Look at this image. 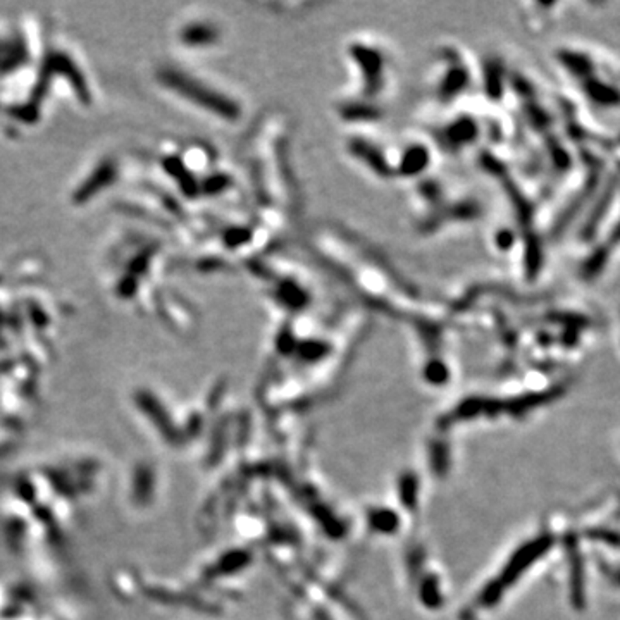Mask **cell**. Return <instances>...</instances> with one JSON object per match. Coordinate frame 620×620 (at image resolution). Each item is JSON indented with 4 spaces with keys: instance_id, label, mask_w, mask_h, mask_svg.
I'll use <instances>...</instances> for the list:
<instances>
[]
</instances>
